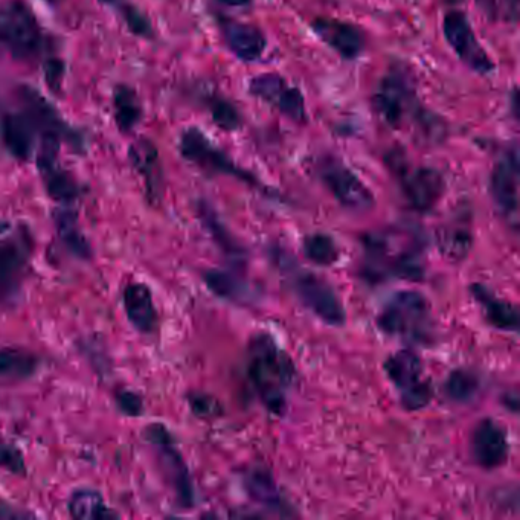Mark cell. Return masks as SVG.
Instances as JSON below:
<instances>
[{"label": "cell", "instance_id": "cell-38", "mask_svg": "<svg viewBox=\"0 0 520 520\" xmlns=\"http://www.w3.org/2000/svg\"><path fill=\"white\" fill-rule=\"evenodd\" d=\"M65 77V63L58 58H51L45 63V78L49 89L58 92Z\"/></svg>", "mask_w": 520, "mask_h": 520}, {"label": "cell", "instance_id": "cell-28", "mask_svg": "<svg viewBox=\"0 0 520 520\" xmlns=\"http://www.w3.org/2000/svg\"><path fill=\"white\" fill-rule=\"evenodd\" d=\"M54 219L58 235H60L63 243L71 249V252H74L77 257L89 258V243H87L86 237L81 234L77 214L72 209L61 208L55 211Z\"/></svg>", "mask_w": 520, "mask_h": 520}, {"label": "cell", "instance_id": "cell-1", "mask_svg": "<svg viewBox=\"0 0 520 520\" xmlns=\"http://www.w3.org/2000/svg\"><path fill=\"white\" fill-rule=\"evenodd\" d=\"M366 269L373 278L423 275V240L408 229H388L365 238Z\"/></svg>", "mask_w": 520, "mask_h": 520}, {"label": "cell", "instance_id": "cell-23", "mask_svg": "<svg viewBox=\"0 0 520 520\" xmlns=\"http://www.w3.org/2000/svg\"><path fill=\"white\" fill-rule=\"evenodd\" d=\"M39 165L40 174L45 182L46 191L55 202L71 205L80 196L77 180L68 171L58 167L57 161L45 162Z\"/></svg>", "mask_w": 520, "mask_h": 520}, {"label": "cell", "instance_id": "cell-36", "mask_svg": "<svg viewBox=\"0 0 520 520\" xmlns=\"http://www.w3.org/2000/svg\"><path fill=\"white\" fill-rule=\"evenodd\" d=\"M0 469L16 473V475H22L26 470L22 453L16 447L8 446V444L2 443V441H0Z\"/></svg>", "mask_w": 520, "mask_h": 520}, {"label": "cell", "instance_id": "cell-3", "mask_svg": "<svg viewBox=\"0 0 520 520\" xmlns=\"http://www.w3.org/2000/svg\"><path fill=\"white\" fill-rule=\"evenodd\" d=\"M373 104L379 118L395 130L402 129L408 118L414 119L418 129L424 119L431 115L417 100L411 78L400 68L391 69L380 80L374 92Z\"/></svg>", "mask_w": 520, "mask_h": 520}, {"label": "cell", "instance_id": "cell-14", "mask_svg": "<svg viewBox=\"0 0 520 520\" xmlns=\"http://www.w3.org/2000/svg\"><path fill=\"white\" fill-rule=\"evenodd\" d=\"M492 194L502 216L513 228L519 223V155L508 148L496 162L492 173Z\"/></svg>", "mask_w": 520, "mask_h": 520}, {"label": "cell", "instance_id": "cell-27", "mask_svg": "<svg viewBox=\"0 0 520 520\" xmlns=\"http://www.w3.org/2000/svg\"><path fill=\"white\" fill-rule=\"evenodd\" d=\"M69 513L75 519L81 520H97L112 519L118 517V514L110 511L104 504L103 496L95 490L89 488H81L71 496L69 501Z\"/></svg>", "mask_w": 520, "mask_h": 520}, {"label": "cell", "instance_id": "cell-16", "mask_svg": "<svg viewBox=\"0 0 520 520\" xmlns=\"http://www.w3.org/2000/svg\"><path fill=\"white\" fill-rule=\"evenodd\" d=\"M312 31L321 42L345 60H356L365 51V34L354 23L330 17H316L312 22Z\"/></svg>", "mask_w": 520, "mask_h": 520}, {"label": "cell", "instance_id": "cell-11", "mask_svg": "<svg viewBox=\"0 0 520 520\" xmlns=\"http://www.w3.org/2000/svg\"><path fill=\"white\" fill-rule=\"evenodd\" d=\"M249 94L260 98L281 115L287 116L298 124L307 121L305 98L301 89L287 83L278 74H260L249 81Z\"/></svg>", "mask_w": 520, "mask_h": 520}, {"label": "cell", "instance_id": "cell-42", "mask_svg": "<svg viewBox=\"0 0 520 520\" xmlns=\"http://www.w3.org/2000/svg\"><path fill=\"white\" fill-rule=\"evenodd\" d=\"M220 4L226 5V7L231 8H243L249 7V5L254 2V0H217Z\"/></svg>", "mask_w": 520, "mask_h": 520}, {"label": "cell", "instance_id": "cell-30", "mask_svg": "<svg viewBox=\"0 0 520 520\" xmlns=\"http://www.w3.org/2000/svg\"><path fill=\"white\" fill-rule=\"evenodd\" d=\"M208 100V109L211 113L212 121L216 122L219 129L225 132H237L243 124L240 110L228 98L220 97V95H211L206 98Z\"/></svg>", "mask_w": 520, "mask_h": 520}, {"label": "cell", "instance_id": "cell-10", "mask_svg": "<svg viewBox=\"0 0 520 520\" xmlns=\"http://www.w3.org/2000/svg\"><path fill=\"white\" fill-rule=\"evenodd\" d=\"M179 148L183 158L191 164L197 165L200 170L206 171V173L234 176L237 179L244 180V182L252 183V185L257 183L254 176L237 167L225 151L212 144L208 136L196 127H191V129L182 133Z\"/></svg>", "mask_w": 520, "mask_h": 520}, {"label": "cell", "instance_id": "cell-2", "mask_svg": "<svg viewBox=\"0 0 520 520\" xmlns=\"http://www.w3.org/2000/svg\"><path fill=\"white\" fill-rule=\"evenodd\" d=\"M289 356L269 336H258L249 348V376L264 405L280 412L293 380Z\"/></svg>", "mask_w": 520, "mask_h": 520}, {"label": "cell", "instance_id": "cell-35", "mask_svg": "<svg viewBox=\"0 0 520 520\" xmlns=\"http://www.w3.org/2000/svg\"><path fill=\"white\" fill-rule=\"evenodd\" d=\"M122 17L126 20L130 33L138 37H145V39L153 36V26H151L150 20L138 8L126 5L122 8Z\"/></svg>", "mask_w": 520, "mask_h": 520}, {"label": "cell", "instance_id": "cell-6", "mask_svg": "<svg viewBox=\"0 0 520 520\" xmlns=\"http://www.w3.org/2000/svg\"><path fill=\"white\" fill-rule=\"evenodd\" d=\"M386 164L399 177L400 187L412 208L426 212L440 202L446 185L435 168L412 167L402 150L389 151Z\"/></svg>", "mask_w": 520, "mask_h": 520}, {"label": "cell", "instance_id": "cell-39", "mask_svg": "<svg viewBox=\"0 0 520 520\" xmlns=\"http://www.w3.org/2000/svg\"><path fill=\"white\" fill-rule=\"evenodd\" d=\"M476 7L487 19L496 20L499 16V0H475Z\"/></svg>", "mask_w": 520, "mask_h": 520}, {"label": "cell", "instance_id": "cell-24", "mask_svg": "<svg viewBox=\"0 0 520 520\" xmlns=\"http://www.w3.org/2000/svg\"><path fill=\"white\" fill-rule=\"evenodd\" d=\"M473 295L484 309L485 318L499 330L516 331L519 327V315L510 302L496 298L485 287L473 286Z\"/></svg>", "mask_w": 520, "mask_h": 520}, {"label": "cell", "instance_id": "cell-20", "mask_svg": "<svg viewBox=\"0 0 520 520\" xmlns=\"http://www.w3.org/2000/svg\"><path fill=\"white\" fill-rule=\"evenodd\" d=\"M129 156L135 170L144 177L148 199L156 202L162 191V165L158 148L150 139H139L130 148Z\"/></svg>", "mask_w": 520, "mask_h": 520}, {"label": "cell", "instance_id": "cell-43", "mask_svg": "<svg viewBox=\"0 0 520 520\" xmlns=\"http://www.w3.org/2000/svg\"><path fill=\"white\" fill-rule=\"evenodd\" d=\"M103 2H106V4H112V2H115V0H103Z\"/></svg>", "mask_w": 520, "mask_h": 520}, {"label": "cell", "instance_id": "cell-25", "mask_svg": "<svg viewBox=\"0 0 520 520\" xmlns=\"http://www.w3.org/2000/svg\"><path fill=\"white\" fill-rule=\"evenodd\" d=\"M113 109H115L116 126L122 133L132 132L141 121V101L135 90L126 84H118L113 89Z\"/></svg>", "mask_w": 520, "mask_h": 520}, {"label": "cell", "instance_id": "cell-8", "mask_svg": "<svg viewBox=\"0 0 520 520\" xmlns=\"http://www.w3.org/2000/svg\"><path fill=\"white\" fill-rule=\"evenodd\" d=\"M389 380L402 394V403L408 411L426 408L431 402L432 391L429 383L421 379L423 365L414 351H399L385 363Z\"/></svg>", "mask_w": 520, "mask_h": 520}, {"label": "cell", "instance_id": "cell-32", "mask_svg": "<svg viewBox=\"0 0 520 520\" xmlns=\"http://www.w3.org/2000/svg\"><path fill=\"white\" fill-rule=\"evenodd\" d=\"M446 391L455 402H469L478 391V379L475 374L466 370H456L450 374L446 383Z\"/></svg>", "mask_w": 520, "mask_h": 520}, {"label": "cell", "instance_id": "cell-12", "mask_svg": "<svg viewBox=\"0 0 520 520\" xmlns=\"http://www.w3.org/2000/svg\"><path fill=\"white\" fill-rule=\"evenodd\" d=\"M293 290L298 295L299 301L322 321L336 327L344 324V307L327 281L321 280L315 273L301 270L293 278Z\"/></svg>", "mask_w": 520, "mask_h": 520}, {"label": "cell", "instance_id": "cell-7", "mask_svg": "<svg viewBox=\"0 0 520 520\" xmlns=\"http://www.w3.org/2000/svg\"><path fill=\"white\" fill-rule=\"evenodd\" d=\"M443 33L447 45L467 68L479 75H488L495 71V63L479 42L475 29L464 11L450 10L444 14Z\"/></svg>", "mask_w": 520, "mask_h": 520}, {"label": "cell", "instance_id": "cell-15", "mask_svg": "<svg viewBox=\"0 0 520 520\" xmlns=\"http://www.w3.org/2000/svg\"><path fill=\"white\" fill-rule=\"evenodd\" d=\"M31 255V238L25 232L0 240V299L13 298Z\"/></svg>", "mask_w": 520, "mask_h": 520}, {"label": "cell", "instance_id": "cell-5", "mask_svg": "<svg viewBox=\"0 0 520 520\" xmlns=\"http://www.w3.org/2000/svg\"><path fill=\"white\" fill-rule=\"evenodd\" d=\"M42 29L33 10L22 0L0 5V43L17 60L36 57L42 48Z\"/></svg>", "mask_w": 520, "mask_h": 520}, {"label": "cell", "instance_id": "cell-29", "mask_svg": "<svg viewBox=\"0 0 520 520\" xmlns=\"http://www.w3.org/2000/svg\"><path fill=\"white\" fill-rule=\"evenodd\" d=\"M39 366V359L28 351L16 348L0 350V377L10 379H26L33 376Z\"/></svg>", "mask_w": 520, "mask_h": 520}, {"label": "cell", "instance_id": "cell-4", "mask_svg": "<svg viewBox=\"0 0 520 520\" xmlns=\"http://www.w3.org/2000/svg\"><path fill=\"white\" fill-rule=\"evenodd\" d=\"M379 327L389 336L423 342L432 327L431 309L417 292L395 293L379 315Z\"/></svg>", "mask_w": 520, "mask_h": 520}, {"label": "cell", "instance_id": "cell-13", "mask_svg": "<svg viewBox=\"0 0 520 520\" xmlns=\"http://www.w3.org/2000/svg\"><path fill=\"white\" fill-rule=\"evenodd\" d=\"M23 113L33 122L40 136L54 135L61 141L68 142L74 150L81 151L84 147L83 138L66 124L55 112L54 107L34 90L33 87L22 86L19 90Z\"/></svg>", "mask_w": 520, "mask_h": 520}, {"label": "cell", "instance_id": "cell-33", "mask_svg": "<svg viewBox=\"0 0 520 520\" xmlns=\"http://www.w3.org/2000/svg\"><path fill=\"white\" fill-rule=\"evenodd\" d=\"M249 493L261 504L275 505L278 502L277 488L273 485L269 473L264 470H254L246 479Z\"/></svg>", "mask_w": 520, "mask_h": 520}, {"label": "cell", "instance_id": "cell-9", "mask_svg": "<svg viewBox=\"0 0 520 520\" xmlns=\"http://www.w3.org/2000/svg\"><path fill=\"white\" fill-rule=\"evenodd\" d=\"M318 174L328 191L345 208L353 211L373 208V193L344 162L333 156H322L318 161Z\"/></svg>", "mask_w": 520, "mask_h": 520}, {"label": "cell", "instance_id": "cell-34", "mask_svg": "<svg viewBox=\"0 0 520 520\" xmlns=\"http://www.w3.org/2000/svg\"><path fill=\"white\" fill-rule=\"evenodd\" d=\"M205 281L217 295L232 299H238L243 296L244 289L240 281L235 280L229 273L220 272V270H209V272L205 273Z\"/></svg>", "mask_w": 520, "mask_h": 520}, {"label": "cell", "instance_id": "cell-17", "mask_svg": "<svg viewBox=\"0 0 520 520\" xmlns=\"http://www.w3.org/2000/svg\"><path fill=\"white\" fill-rule=\"evenodd\" d=\"M508 450L507 434L498 421L487 418L476 426L472 452L479 466L488 470L502 466L507 460Z\"/></svg>", "mask_w": 520, "mask_h": 520}, {"label": "cell", "instance_id": "cell-26", "mask_svg": "<svg viewBox=\"0 0 520 520\" xmlns=\"http://www.w3.org/2000/svg\"><path fill=\"white\" fill-rule=\"evenodd\" d=\"M162 458H164L165 469L171 475L174 488H176L177 498L185 507H191L194 504L193 485H191L190 475H188L187 467L183 464L182 456L177 453L173 447V441L162 444Z\"/></svg>", "mask_w": 520, "mask_h": 520}, {"label": "cell", "instance_id": "cell-18", "mask_svg": "<svg viewBox=\"0 0 520 520\" xmlns=\"http://www.w3.org/2000/svg\"><path fill=\"white\" fill-rule=\"evenodd\" d=\"M223 39L229 51L244 63H254L263 57L267 49V39L258 26L251 23L220 20Z\"/></svg>", "mask_w": 520, "mask_h": 520}, {"label": "cell", "instance_id": "cell-22", "mask_svg": "<svg viewBox=\"0 0 520 520\" xmlns=\"http://www.w3.org/2000/svg\"><path fill=\"white\" fill-rule=\"evenodd\" d=\"M473 235L469 219L458 216L438 232V248L444 258L453 263L463 261L472 249Z\"/></svg>", "mask_w": 520, "mask_h": 520}, {"label": "cell", "instance_id": "cell-21", "mask_svg": "<svg viewBox=\"0 0 520 520\" xmlns=\"http://www.w3.org/2000/svg\"><path fill=\"white\" fill-rule=\"evenodd\" d=\"M124 310L127 319L141 333L155 330L158 315L150 287L142 283H132L124 289Z\"/></svg>", "mask_w": 520, "mask_h": 520}, {"label": "cell", "instance_id": "cell-40", "mask_svg": "<svg viewBox=\"0 0 520 520\" xmlns=\"http://www.w3.org/2000/svg\"><path fill=\"white\" fill-rule=\"evenodd\" d=\"M191 406H193L194 412L199 415H209L214 411V403L209 397H203V395H196L190 400Z\"/></svg>", "mask_w": 520, "mask_h": 520}, {"label": "cell", "instance_id": "cell-37", "mask_svg": "<svg viewBox=\"0 0 520 520\" xmlns=\"http://www.w3.org/2000/svg\"><path fill=\"white\" fill-rule=\"evenodd\" d=\"M116 405L122 412L130 417H139L144 409L141 397L135 392L121 391L116 394Z\"/></svg>", "mask_w": 520, "mask_h": 520}, {"label": "cell", "instance_id": "cell-41", "mask_svg": "<svg viewBox=\"0 0 520 520\" xmlns=\"http://www.w3.org/2000/svg\"><path fill=\"white\" fill-rule=\"evenodd\" d=\"M504 5L507 19L511 23H516L517 17H519V0H504Z\"/></svg>", "mask_w": 520, "mask_h": 520}, {"label": "cell", "instance_id": "cell-31", "mask_svg": "<svg viewBox=\"0 0 520 520\" xmlns=\"http://www.w3.org/2000/svg\"><path fill=\"white\" fill-rule=\"evenodd\" d=\"M304 252L310 261L319 266H331L339 257L338 246L333 238L325 234H315L305 238Z\"/></svg>", "mask_w": 520, "mask_h": 520}, {"label": "cell", "instance_id": "cell-19", "mask_svg": "<svg viewBox=\"0 0 520 520\" xmlns=\"http://www.w3.org/2000/svg\"><path fill=\"white\" fill-rule=\"evenodd\" d=\"M2 141L14 158L19 161H28L33 155L34 141H36V127L29 121L25 113H8L0 124Z\"/></svg>", "mask_w": 520, "mask_h": 520}]
</instances>
